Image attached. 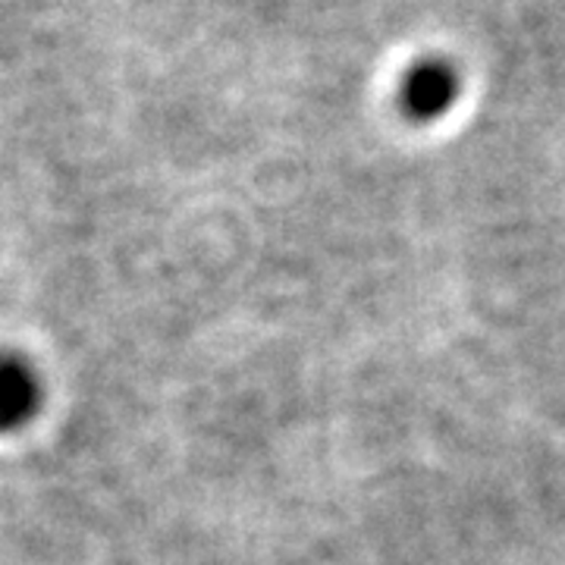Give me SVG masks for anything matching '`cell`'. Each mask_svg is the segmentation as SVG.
<instances>
[{"label": "cell", "mask_w": 565, "mask_h": 565, "mask_svg": "<svg viewBox=\"0 0 565 565\" xmlns=\"http://www.w3.org/2000/svg\"><path fill=\"white\" fill-rule=\"evenodd\" d=\"M456 98H459V73L437 57L415 63L399 85V104L405 117L415 122L440 120Z\"/></svg>", "instance_id": "6da1fadb"}, {"label": "cell", "mask_w": 565, "mask_h": 565, "mask_svg": "<svg viewBox=\"0 0 565 565\" xmlns=\"http://www.w3.org/2000/svg\"><path fill=\"white\" fill-rule=\"evenodd\" d=\"M39 403V384L20 362L0 364V430L22 424Z\"/></svg>", "instance_id": "7a4b0ae2"}]
</instances>
